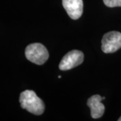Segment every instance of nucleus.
<instances>
[{
  "label": "nucleus",
  "mask_w": 121,
  "mask_h": 121,
  "mask_svg": "<svg viewBox=\"0 0 121 121\" xmlns=\"http://www.w3.org/2000/svg\"><path fill=\"white\" fill-rule=\"evenodd\" d=\"M20 103L23 109L35 115H41L44 111L43 101L32 90L22 91L20 95Z\"/></svg>",
  "instance_id": "obj_1"
},
{
  "label": "nucleus",
  "mask_w": 121,
  "mask_h": 121,
  "mask_svg": "<svg viewBox=\"0 0 121 121\" xmlns=\"http://www.w3.org/2000/svg\"><path fill=\"white\" fill-rule=\"evenodd\" d=\"M26 59L36 65L44 64L48 59L49 54L47 48L40 43H32L28 45L25 50Z\"/></svg>",
  "instance_id": "obj_2"
},
{
  "label": "nucleus",
  "mask_w": 121,
  "mask_h": 121,
  "mask_svg": "<svg viewBox=\"0 0 121 121\" xmlns=\"http://www.w3.org/2000/svg\"><path fill=\"white\" fill-rule=\"evenodd\" d=\"M121 48V33L111 31L106 33L102 39V50L105 53H112Z\"/></svg>",
  "instance_id": "obj_3"
},
{
  "label": "nucleus",
  "mask_w": 121,
  "mask_h": 121,
  "mask_svg": "<svg viewBox=\"0 0 121 121\" xmlns=\"http://www.w3.org/2000/svg\"><path fill=\"white\" fill-rule=\"evenodd\" d=\"M83 59L84 55L82 51L78 50H73L67 52L63 57L59 63V67L62 71L73 69L82 64L83 61Z\"/></svg>",
  "instance_id": "obj_4"
},
{
  "label": "nucleus",
  "mask_w": 121,
  "mask_h": 121,
  "mask_svg": "<svg viewBox=\"0 0 121 121\" xmlns=\"http://www.w3.org/2000/svg\"><path fill=\"white\" fill-rule=\"evenodd\" d=\"M63 6L69 16L73 20H78L83 13V0H62Z\"/></svg>",
  "instance_id": "obj_5"
},
{
  "label": "nucleus",
  "mask_w": 121,
  "mask_h": 121,
  "mask_svg": "<svg viewBox=\"0 0 121 121\" xmlns=\"http://www.w3.org/2000/svg\"><path fill=\"white\" fill-rule=\"evenodd\" d=\"M105 99L104 97H101L99 95H94L90 97L87 102V105L91 110V116L93 118H99L103 116L105 107L101 101Z\"/></svg>",
  "instance_id": "obj_6"
},
{
  "label": "nucleus",
  "mask_w": 121,
  "mask_h": 121,
  "mask_svg": "<svg viewBox=\"0 0 121 121\" xmlns=\"http://www.w3.org/2000/svg\"><path fill=\"white\" fill-rule=\"evenodd\" d=\"M104 4L109 8L121 7V0H103Z\"/></svg>",
  "instance_id": "obj_7"
},
{
  "label": "nucleus",
  "mask_w": 121,
  "mask_h": 121,
  "mask_svg": "<svg viewBox=\"0 0 121 121\" xmlns=\"http://www.w3.org/2000/svg\"><path fill=\"white\" fill-rule=\"evenodd\" d=\"M118 121H121V117H120L119 118H118Z\"/></svg>",
  "instance_id": "obj_8"
}]
</instances>
